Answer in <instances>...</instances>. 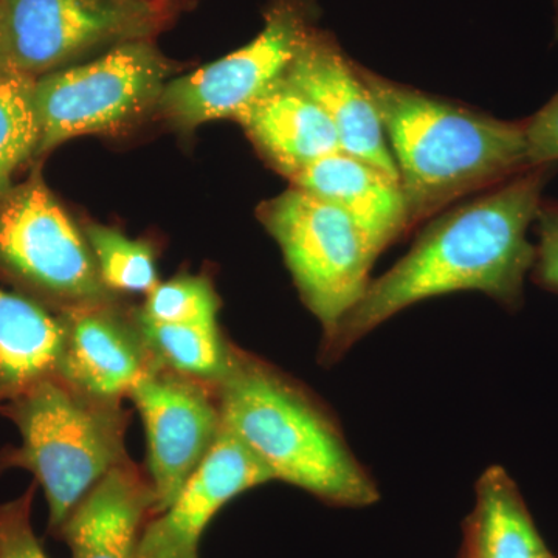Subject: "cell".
<instances>
[{
  "instance_id": "28",
  "label": "cell",
  "mask_w": 558,
  "mask_h": 558,
  "mask_svg": "<svg viewBox=\"0 0 558 558\" xmlns=\"http://www.w3.org/2000/svg\"><path fill=\"white\" fill-rule=\"evenodd\" d=\"M557 558V557H556Z\"/></svg>"
},
{
  "instance_id": "27",
  "label": "cell",
  "mask_w": 558,
  "mask_h": 558,
  "mask_svg": "<svg viewBox=\"0 0 558 558\" xmlns=\"http://www.w3.org/2000/svg\"><path fill=\"white\" fill-rule=\"evenodd\" d=\"M197 558H199V557H197Z\"/></svg>"
},
{
  "instance_id": "7",
  "label": "cell",
  "mask_w": 558,
  "mask_h": 558,
  "mask_svg": "<svg viewBox=\"0 0 558 558\" xmlns=\"http://www.w3.org/2000/svg\"><path fill=\"white\" fill-rule=\"evenodd\" d=\"M153 0H0V70L39 78L102 47L148 39Z\"/></svg>"
},
{
  "instance_id": "4",
  "label": "cell",
  "mask_w": 558,
  "mask_h": 558,
  "mask_svg": "<svg viewBox=\"0 0 558 558\" xmlns=\"http://www.w3.org/2000/svg\"><path fill=\"white\" fill-rule=\"evenodd\" d=\"M21 433V447L2 468L31 470L49 502L50 529L60 532L81 499L126 461L120 403L101 402L47 377L3 403Z\"/></svg>"
},
{
  "instance_id": "13",
  "label": "cell",
  "mask_w": 558,
  "mask_h": 558,
  "mask_svg": "<svg viewBox=\"0 0 558 558\" xmlns=\"http://www.w3.org/2000/svg\"><path fill=\"white\" fill-rule=\"evenodd\" d=\"M284 80L325 110L339 134L343 153L399 180L376 105L360 78L357 64L349 60L336 40L312 32Z\"/></svg>"
},
{
  "instance_id": "20",
  "label": "cell",
  "mask_w": 558,
  "mask_h": 558,
  "mask_svg": "<svg viewBox=\"0 0 558 558\" xmlns=\"http://www.w3.org/2000/svg\"><path fill=\"white\" fill-rule=\"evenodd\" d=\"M35 84L31 76L0 70V197L11 189L17 168L38 153Z\"/></svg>"
},
{
  "instance_id": "19",
  "label": "cell",
  "mask_w": 558,
  "mask_h": 558,
  "mask_svg": "<svg viewBox=\"0 0 558 558\" xmlns=\"http://www.w3.org/2000/svg\"><path fill=\"white\" fill-rule=\"evenodd\" d=\"M135 322L160 368L216 387L229 374L234 351L227 347L218 326L159 325L138 315Z\"/></svg>"
},
{
  "instance_id": "9",
  "label": "cell",
  "mask_w": 558,
  "mask_h": 558,
  "mask_svg": "<svg viewBox=\"0 0 558 558\" xmlns=\"http://www.w3.org/2000/svg\"><path fill=\"white\" fill-rule=\"evenodd\" d=\"M314 28L300 0H278L263 31L241 49L168 81L157 110L183 131L233 119L269 90L295 60Z\"/></svg>"
},
{
  "instance_id": "18",
  "label": "cell",
  "mask_w": 558,
  "mask_h": 558,
  "mask_svg": "<svg viewBox=\"0 0 558 558\" xmlns=\"http://www.w3.org/2000/svg\"><path fill=\"white\" fill-rule=\"evenodd\" d=\"M464 558H556L543 542L519 486L499 465L476 483Z\"/></svg>"
},
{
  "instance_id": "1",
  "label": "cell",
  "mask_w": 558,
  "mask_h": 558,
  "mask_svg": "<svg viewBox=\"0 0 558 558\" xmlns=\"http://www.w3.org/2000/svg\"><path fill=\"white\" fill-rule=\"evenodd\" d=\"M553 170L554 165L529 168L427 220L410 252L371 279L362 299L325 339L323 359L337 362L389 318L449 293L480 292L519 311L535 259L527 233Z\"/></svg>"
},
{
  "instance_id": "5",
  "label": "cell",
  "mask_w": 558,
  "mask_h": 558,
  "mask_svg": "<svg viewBox=\"0 0 558 558\" xmlns=\"http://www.w3.org/2000/svg\"><path fill=\"white\" fill-rule=\"evenodd\" d=\"M259 218L328 339L368 289L379 250L347 213L296 186L263 204Z\"/></svg>"
},
{
  "instance_id": "15",
  "label": "cell",
  "mask_w": 558,
  "mask_h": 558,
  "mask_svg": "<svg viewBox=\"0 0 558 558\" xmlns=\"http://www.w3.org/2000/svg\"><path fill=\"white\" fill-rule=\"evenodd\" d=\"M236 121L271 167L289 180L341 150L325 110L284 78L242 110Z\"/></svg>"
},
{
  "instance_id": "3",
  "label": "cell",
  "mask_w": 558,
  "mask_h": 558,
  "mask_svg": "<svg viewBox=\"0 0 558 558\" xmlns=\"http://www.w3.org/2000/svg\"><path fill=\"white\" fill-rule=\"evenodd\" d=\"M218 395L223 427L269 468L275 481L340 508H366L380 498L339 422L266 363L234 352Z\"/></svg>"
},
{
  "instance_id": "14",
  "label": "cell",
  "mask_w": 558,
  "mask_h": 558,
  "mask_svg": "<svg viewBox=\"0 0 558 558\" xmlns=\"http://www.w3.org/2000/svg\"><path fill=\"white\" fill-rule=\"evenodd\" d=\"M290 183L347 213L380 255L411 230L399 180L343 150L304 168Z\"/></svg>"
},
{
  "instance_id": "10",
  "label": "cell",
  "mask_w": 558,
  "mask_h": 558,
  "mask_svg": "<svg viewBox=\"0 0 558 558\" xmlns=\"http://www.w3.org/2000/svg\"><path fill=\"white\" fill-rule=\"evenodd\" d=\"M196 381L156 366L130 392L148 439L154 515L174 502L222 428L219 407Z\"/></svg>"
},
{
  "instance_id": "26",
  "label": "cell",
  "mask_w": 558,
  "mask_h": 558,
  "mask_svg": "<svg viewBox=\"0 0 558 558\" xmlns=\"http://www.w3.org/2000/svg\"><path fill=\"white\" fill-rule=\"evenodd\" d=\"M554 5H556V25H557V35H558V0H554Z\"/></svg>"
},
{
  "instance_id": "17",
  "label": "cell",
  "mask_w": 558,
  "mask_h": 558,
  "mask_svg": "<svg viewBox=\"0 0 558 558\" xmlns=\"http://www.w3.org/2000/svg\"><path fill=\"white\" fill-rule=\"evenodd\" d=\"M64 333L61 315L0 289V405L57 376Z\"/></svg>"
},
{
  "instance_id": "8",
  "label": "cell",
  "mask_w": 558,
  "mask_h": 558,
  "mask_svg": "<svg viewBox=\"0 0 558 558\" xmlns=\"http://www.w3.org/2000/svg\"><path fill=\"white\" fill-rule=\"evenodd\" d=\"M0 267L62 310L112 299L89 242L38 174L0 197Z\"/></svg>"
},
{
  "instance_id": "6",
  "label": "cell",
  "mask_w": 558,
  "mask_h": 558,
  "mask_svg": "<svg viewBox=\"0 0 558 558\" xmlns=\"http://www.w3.org/2000/svg\"><path fill=\"white\" fill-rule=\"evenodd\" d=\"M170 64L148 39L112 47L97 60L36 78L35 105L46 154L68 140L119 131L157 108Z\"/></svg>"
},
{
  "instance_id": "21",
  "label": "cell",
  "mask_w": 558,
  "mask_h": 558,
  "mask_svg": "<svg viewBox=\"0 0 558 558\" xmlns=\"http://www.w3.org/2000/svg\"><path fill=\"white\" fill-rule=\"evenodd\" d=\"M102 284L110 292L148 293L159 284L156 255L149 244L102 226L86 229Z\"/></svg>"
},
{
  "instance_id": "24",
  "label": "cell",
  "mask_w": 558,
  "mask_h": 558,
  "mask_svg": "<svg viewBox=\"0 0 558 558\" xmlns=\"http://www.w3.org/2000/svg\"><path fill=\"white\" fill-rule=\"evenodd\" d=\"M535 222L538 242L531 278L539 288L558 295V202H543Z\"/></svg>"
},
{
  "instance_id": "25",
  "label": "cell",
  "mask_w": 558,
  "mask_h": 558,
  "mask_svg": "<svg viewBox=\"0 0 558 558\" xmlns=\"http://www.w3.org/2000/svg\"><path fill=\"white\" fill-rule=\"evenodd\" d=\"M523 123L531 167L558 163V92Z\"/></svg>"
},
{
  "instance_id": "11",
  "label": "cell",
  "mask_w": 558,
  "mask_h": 558,
  "mask_svg": "<svg viewBox=\"0 0 558 558\" xmlns=\"http://www.w3.org/2000/svg\"><path fill=\"white\" fill-rule=\"evenodd\" d=\"M270 481L269 468L222 425L174 502L143 529L138 558H197L202 534L216 513L242 492Z\"/></svg>"
},
{
  "instance_id": "23",
  "label": "cell",
  "mask_w": 558,
  "mask_h": 558,
  "mask_svg": "<svg viewBox=\"0 0 558 558\" xmlns=\"http://www.w3.org/2000/svg\"><path fill=\"white\" fill-rule=\"evenodd\" d=\"M35 487L0 506V558H49L33 532L31 512Z\"/></svg>"
},
{
  "instance_id": "22",
  "label": "cell",
  "mask_w": 558,
  "mask_h": 558,
  "mask_svg": "<svg viewBox=\"0 0 558 558\" xmlns=\"http://www.w3.org/2000/svg\"><path fill=\"white\" fill-rule=\"evenodd\" d=\"M218 295L207 279L185 275L150 290L138 317L159 325L218 326Z\"/></svg>"
},
{
  "instance_id": "12",
  "label": "cell",
  "mask_w": 558,
  "mask_h": 558,
  "mask_svg": "<svg viewBox=\"0 0 558 558\" xmlns=\"http://www.w3.org/2000/svg\"><path fill=\"white\" fill-rule=\"evenodd\" d=\"M64 347L57 376L70 388L101 402L120 403L149 369L156 368L137 322L110 303L64 307Z\"/></svg>"
},
{
  "instance_id": "16",
  "label": "cell",
  "mask_w": 558,
  "mask_h": 558,
  "mask_svg": "<svg viewBox=\"0 0 558 558\" xmlns=\"http://www.w3.org/2000/svg\"><path fill=\"white\" fill-rule=\"evenodd\" d=\"M154 490L128 462L110 470L62 524L73 558H138Z\"/></svg>"
},
{
  "instance_id": "2",
  "label": "cell",
  "mask_w": 558,
  "mask_h": 558,
  "mask_svg": "<svg viewBox=\"0 0 558 558\" xmlns=\"http://www.w3.org/2000/svg\"><path fill=\"white\" fill-rule=\"evenodd\" d=\"M357 72L384 124L411 229L532 168L523 121L495 119L359 64Z\"/></svg>"
}]
</instances>
